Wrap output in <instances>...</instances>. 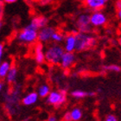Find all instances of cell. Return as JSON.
<instances>
[{
    "mask_svg": "<svg viewBox=\"0 0 121 121\" xmlns=\"http://www.w3.org/2000/svg\"><path fill=\"white\" fill-rule=\"evenodd\" d=\"M70 114L72 121H80L83 116V112L81 111V109L79 107H74L70 111Z\"/></svg>",
    "mask_w": 121,
    "mask_h": 121,
    "instance_id": "obj_19",
    "label": "cell"
},
{
    "mask_svg": "<svg viewBox=\"0 0 121 121\" xmlns=\"http://www.w3.org/2000/svg\"><path fill=\"white\" fill-rule=\"evenodd\" d=\"M63 43H64L63 48L65 49V52L73 53V51H75L76 39H75V35L73 33H70V34L66 35Z\"/></svg>",
    "mask_w": 121,
    "mask_h": 121,
    "instance_id": "obj_12",
    "label": "cell"
},
{
    "mask_svg": "<svg viewBox=\"0 0 121 121\" xmlns=\"http://www.w3.org/2000/svg\"><path fill=\"white\" fill-rule=\"evenodd\" d=\"M65 49L62 46L57 43H53L45 49V60L51 65L60 64Z\"/></svg>",
    "mask_w": 121,
    "mask_h": 121,
    "instance_id": "obj_3",
    "label": "cell"
},
{
    "mask_svg": "<svg viewBox=\"0 0 121 121\" xmlns=\"http://www.w3.org/2000/svg\"><path fill=\"white\" fill-rule=\"evenodd\" d=\"M47 121H58L57 117L55 116V115H50V116L48 118V120Z\"/></svg>",
    "mask_w": 121,
    "mask_h": 121,
    "instance_id": "obj_27",
    "label": "cell"
},
{
    "mask_svg": "<svg viewBox=\"0 0 121 121\" xmlns=\"http://www.w3.org/2000/svg\"><path fill=\"white\" fill-rule=\"evenodd\" d=\"M65 36L62 34V33L58 32V31H56L54 33L53 36H52V42H54V43H57V44H60V43H63L64 42V39H65Z\"/></svg>",
    "mask_w": 121,
    "mask_h": 121,
    "instance_id": "obj_20",
    "label": "cell"
},
{
    "mask_svg": "<svg viewBox=\"0 0 121 121\" xmlns=\"http://www.w3.org/2000/svg\"><path fill=\"white\" fill-rule=\"evenodd\" d=\"M76 39V47L75 51L82 52L94 48L97 44V40L93 35L86 33L77 32L75 34Z\"/></svg>",
    "mask_w": 121,
    "mask_h": 121,
    "instance_id": "obj_2",
    "label": "cell"
},
{
    "mask_svg": "<svg viewBox=\"0 0 121 121\" xmlns=\"http://www.w3.org/2000/svg\"><path fill=\"white\" fill-rule=\"evenodd\" d=\"M50 86L48 84H42L37 89V93L40 98H47L48 95L50 93Z\"/></svg>",
    "mask_w": 121,
    "mask_h": 121,
    "instance_id": "obj_18",
    "label": "cell"
},
{
    "mask_svg": "<svg viewBox=\"0 0 121 121\" xmlns=\"http://www.w3.org/2000/svg\"><path fill=\"white\" fill-rule=\"evenodd\" d=\"M76 28L79 32L89 34L92 31V27L90 23V15L87 13H82L79 16L75 21Z\"/></svg>",
    "mask_w": 121,
    "mask_h": 121,
    "instance_id": "obj_6",
    "label": "cell"
},
{
    "mask_svg": "<svg viewBox=\"0 0 121 121\" xmlns=\"http://www.w3.org/2000/svg\"><path fill=\"white\" fill-rule=\"evenodd\" d=\"M53 1L54 0H40V1H38V3H39V4H40L41 6H46V5H48V4H52Z\"/></svg>",
    "mask_w": 121,
    "mask_h": 121,
    "instance_id": "obj_23",
    "label": "cell"
},
{
    "mask_svg": "<svg viewBox=\"0 0 121 121\" xmlns=\"http://www.w3.org/2000/svg\"><path fill=\"white\" fill-rule=\"evenodd\" d=\"M106 1L104 0H84V4L90 10L93 11L101 10L106 5Z\"/></svg>",
    "mask_w": 121,
    "mask_h": 121,
    "instance_id": "obj_14",
    "label": "cell"
},
{
    "mask_svg": "<svg viewBox=\"0 0 121 121\" xmlns=\"http://www.w3.org/2000/svg\"><path fill=\"white\" fill-rule=\"evenodd\" d=\"M104 121H119V120H118V118L114 114H107L105 117Z\"/></svg>",
    "mask_w": 121,
    "mask_h": 121,
    "instance_id": "obj_22",
    "label": "cell"
},
{
    "mask_svg": "<svg viewBox=\"0 0 121 121\" xmlns=\"http://www.w3.org/2000/svg\"><path fill=\"white\" fill-rule=\"evenodd\" d=\"M95 92H86V91L81 90V89H76L70 93V95L77 99H81L86 97H93V96H95Z\"/></svg>",
    "mask_w": 121,
    "mask_h": 121,
    "instance_id": "obj_15",
    "label": "cell"
},
{
    "mask_svg": "<svg viewBox=\"0 0 121 121\" xmlns=\"http://www.w3.org/2000/svg\"><path fill=\"white\" fill-rule=\"evenodd\" d=\"M103 69L106 71H110V72H114V73H119L121 71V67L116 64H110V65L103 66Z\"/></svg>",
    "mask_w": 121,
    "mask_h": 121,
    "instance_id": "obj_21",
    "label": "cell"
},
{
    "mask_svg": "<svg viewBox=\"0 0 121 121\" xmlns=\"http://www.w3.org/2000/svg\"><path fill=\"white\" fill-rule=\"evenodd\" d=\"M61 121H66V120H64V119H62V120H61Z\"/></svg>",
    "mask_w": 121,
    "mask_h": 121,
    "instance_id": "obj_39",
    "label": "cell"
},
{
    "mask_svg": "<svg viewBox=\"0 0 121 121\" xmlns=\"http://www.w3.org/2000/svg\"><path fill=\"white\" fill-rule=\"evenodd\" d=\"M56 29L52 26H46L44 28L38 30V38L37 41L42 43H48L52 40L54 33L56 32Z\"/></svg>",
    "mask_w": 121,
    "mask_h": 121,
    "instance_id": "obj_7",
    "label": "cell"
},
{
    "mask_svg": "<svg viewBox=\"0 0 121 121\" xmlns=\"http://www.w3.org/2000/svg\"><path fill=\"white\" fill-rule=\"evenodd\" d=\"M117 17H118V18L121 21V10L117 11Z\"/></svg>",
    "mask_w": 121,
    "mask_h": 121,
    "instance_id": "obj_31",
    "label": "cell"
},
{
    "mask_svg": "<svg viewBox=\"0 0 121 121\" xmlns=\"http://www.w3.org/2000/svg\"><path fill=\"white\" fill-rule=\"evenodd\" d=\"M18 42L23 44H32L37 41L38 30L31 27L30 24L25 26L17 35Z\"/></svg>",
    "mask_w": 121,
    "mask_h": 121,
    "instance_id": "obj_4",
    "label": "cell"
},
{
    "mask_svg": "<svg viewBox=\"0 0 121 121\" xmlns=\"http://www.w3.org/2000/svg\"><path fill=\"white\" fill-rule=\"evenodd\" d=\"M4 47L2 43H0V60H2V57L4 56Z\"/></svg>",
    "mask_w": 121,
    "mask_h": 121,
    "instance_id": "obj_26",
    "label": "cell"
},
{
    "mask_svg": "<svg viewBox=\"0 0 121 121\" xmlns=\"http://www.w3.org/2000/svg\"><path fill=\"white\" fill-rule=\"evenodd\" d=\"M21 95V86L18 84H16L12 89L5 94L4 103L5 109L7 110L10 115H16L19 109V101Z\"/></svg>",
    "mask_w": 121,
    "mask_h": 121,
    "instance_id": "obj_1",
    "label": "cell"
},
{
    "mask_svg": "<svg viewBox=\"0 0 121 121\" xmlns=\"http://www.w3.org/2000/svg\"><path fill=\"white\" fill-rule=\"evenodd\" d=\"M33 1H35V2H38V1H40V0H33Z\"/></svg>",
    "mask_w": 121,
    "mask_h": 121,
    "instance_id": "obj_35",
    "label": "cell"
},
{
    "mask_svg": "<svg viewBox=\"0 0 121 121\" xmlns=\"http://www.w3.org/2000/svg\"><path fill=\"white\" fill-rule=\"evenodd\" d=\"M90 23L93 27H101L107 23V17L101 10L93 11L90 15Z\"/></svg>",
    "mask_w": 121,
    "mask_h": 121,
    "instance_id": "obj_8",
    "label": "cell"
},
{
    "mask_svg": "<svg viewBox=\"0 0 121 121\" xmlns=\"http://www.w3.org/2000/svg\"><path fill=\"white\" fill-rule=\"evenodd\" d=\"M3 26H4V23H3V22H2V21H0V30H2Z\"/></svg>",
    "mask_w": 121,
    "mask_h": 121,
    "instance_id": "obj_33",
    "label": "cell"
},
{
    "mask_svg": "<svg viewBox=\"0 0 121 121\" xmlns=\"http://www.w3.org/2000/svg\"><path fill=\"white\" fill-rule=\"evenodd\" d=\"M76 60L75 55L71 52H65L63 54L60 65L63 69H69L74 64Z\"/></svg>",
    "mask_w": 121,
    "mask_h": 121,
    "instance_id": "obj_10",
    "label": "cell"
},
{
    "mask_svg": "<svg viewBox=\"0 0 121 121\" xmlns=\"http://www.w3.org/2000/svg\"><path fill=\"white\" fill-rule=\"evenodd\" d=\"M3 17H4V7L0 8V21H2Z\"/></svg>",
    "mask_w": 121,
    "mask_h": 121,
    "instance_id": "obj_29",
    "label": "cell"
},
{
    "mask_svg": "<svg viewBox=\"0 0 121 121\" xmlns=\"http://www.w3.org/2000/svg\"><path fill=\"white\" fill-rule=\"evenodd\" d=\"M104 1H106V2H107V1H108V0H104Z\"/></svg>",
    "mask_w": 121,
    "mask_h": 121,
    "instance_id": "obj_38",
    "label": "cell"
},
{
    "mask_svg": "<svg viewBox=\"0 0 121 121\" xmlns=\"http://www.w3.org/2000/svg\"><path fill=\"white\" fill-rule=\"evenodd\" d=\"M4 0H0V8H3V7H4Z\"/></svg>",
    "mask_w": 121,
    "mask_h": 121,
    "instance_id": "obj_32",
    "label": "cell"
},
{
    "mask_svg": "<svg viewBox=\"0 0 121 121\" xmlns=\"http://www.w3.org/2000/svg\"><path fill=\"white\" fill-rule=\"evenodd\" d=\"M115 9L117 10V11L121 10V0H116V2H115Z\"/></svg>",
    "mask_w": 121,
    "mask_h": 121,
    "instance_id": "obj_25",
    "label": "cell"
},
{
    "mask_svg": "<svg viewBox=\"0 0 121 121\" xmlns=\"http://www.w3.org/2000/svg\"><path fill=\"white\" fill-rule=\"evenodd\" d=\"M66 101H67V90L65 89L51 91L50 93L46 98V103L55 107H60Z\"/></svg>",
    "mask_w": 121,
    "mask_h": 121,
    "instance_id": "obj_5",
    "label": "cell"
},
{
    "mask_svg": "<svg viewBox=\"0 0 121 121\" xmlns=\"http://www.w3.org/2000/svg\"><path fill=\"white\" fill-rule=\"evenodd\" d=\"M17 76H18L17 68L16 66H11V68H10V71H9L8 74L6 75L5 79H6V81L9 84H14L17 81Z\"/></svg>",
    "mask_w": 121,
    "mask_h": 121,
    "instance_id": "obj_16",
    "label": "cell"
},
{
    "mask_svg": "<svg viewBox=\"0 0 121 121\" xmlns=\"http://www.w3.org/2000/svg\"><path fill=\"white\" fill-rule=\"evenodd\" d=\"M118 43H119V46H120V47H121V36L119 38V40H118Z\"/></svg>",
    "mask_w": 121,
    "mask_h": 121,
    "instance_id": "obj_34",
    "label": "cell"
},
{
    "mask_svg": "<svg viewBox=\"0 0 121 121\" xmlns=\"http://www.w3.org/2000/svg\"><path fill=\"white\" fill-rule=\"evenodd\" d=\"M77 1H84V0H77Z\"/></svg>",
    "mask_w": 121,
    "mask_h": 121,
    "instance_id": "obj_37",
    "label": "cell"
},
{
    "mask_svg": "<svg viewBox=\"0 0 121 121\" xmlns=\"http://www.w3.org/2000/svg\"><path fill=\"white\" fill-rule=\"evenodd\" d=\"M11 62L9 60H4L0 65V79H5L8 74L10 68H11Z\"/></svg>",
    "mask_w": 121,
    "mask_h": 121,
    "instance_id": "obj_17",
    "label": "cell"
},
{
    "mask_svg": "<svg viewBox=\"0 0 121 121\" xmlns=\"http://www.w3.org/2000/svg\"><path fill=\"white\" fill-rule=\"evenodd\" d=\"M3 89H4V83L2 81H0V96H1V93H2Z\"/></svg>",
    "mask_w": 121,
    "mask_h": 121,
    "instance_id": "obj_30",
    "label": "cell"
},
{
    "mask_svg": "<svg viewBox=\"0 0 121 121\" xmlns=\"http://www.w3.org/2000/svg\"><path fill=\"white\" fill-rule=\"evenodd\" d=\"M39 95H38L37 92H30V93H27L26 95H24L22 98V104L23 106H30L35 105L39 99Z\"/></svg>",
    "mask_w": 121,
    "mask_h": 121,
    "instance_id": "obj_13",
    "label": "cell"
},
{
    "mask_svg": "<svg viewBox=\"0 0 121 121\" xmlns=\"http://www.w3.org/2000/svg\"><path fill=\"white\" fill-rule=\"evenodd\" d=\"M48 19L45 16H35L30 20V24L31 27L35 29L36 30H39L41 29L44 28L48 25Z\"/></svg>",
    "mask_w": 121,
    "mask_h": 121,
    "instance_id": "obj_11",
    "label": "cell"
},
{
    "mask_svg": "<svg viewBox=\"0 0 121 121\" xmlns=\"http://www.w3.org/2000/svg\"><path fill=\"white\" fill-rule=\"evenodd\" d=\"M63 119L66 121H72L70 112H66L65 113H64V115H63Z\"/></svg>",
    "mask_w": 121,
    "mask_h": 121,
    "instance_id": "obj_24",
    "label": "cell"
},
{
    "mask_svg": "<svg viewBox=\"0 0 121 121\" xmlns=\"http://www.w3.org/2000/svg\"><path fill=\"white\" fill-rule=\"evenodd\" d=\"M1 63H2V60H0V65H1Z\"/></svg>",
    "mask_w": 121,
    "mask_h": 121,
    "instance_id": "obj_36",
    "label": "cell"
},
{
    "mask_svg": "<svg viewBox=\"0 0 121 121\" xmlns=\"http://www.w3.org/2000/svg\"><path fill=\"white\" fill-rule=\"evenodd\" d=\"M18 0H4V4H14V3L17 2Z\"/></svg>",
    "mask_w": 121,
    "mask_h": 121,
    "instance_id": "obj_28",
    "label": "cell"
},
{
    "mask_svg": "<svg viewBox=\"0 0 121 121\" xmlns=\"http://www.w3.org/2000/svg\"><path fill=\"white\" fill-rule=\"evenodd\" d=\"M34 57H35V62L37 64H43L45 60V50L43 43H35L34 46Z\"/></svg>",
    "mask_w": 121,
    "mask_h": 121,
    "instance_id": "obj_9",
    "label": "cell"
}]
</instances>
